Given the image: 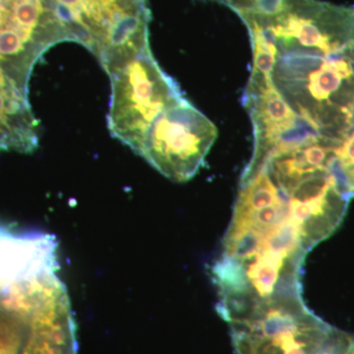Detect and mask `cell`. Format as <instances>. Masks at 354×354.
Here are the masks:
<instances>
[{"mask_svg":"<svg viewBox=\"0 0 354 354\" xmlns=\"http://www.w3.org/2000/svg\"><path fill=\"white\" fill-rule=\"evenodd\" d=\"M319 243L266 167L239 181L232 220L209 268L216 308L243 312L302 298L305 258Z\"/></svg>","mask_w":354,"mask_h":354,"instance_id":"cell-1","label":"cell"},{"mask_svg":"<svg viewBox=\"0 0 354 354\" xmlns=\"http://www.w3.org/2000/svg\"><path fill=\"white\" fill-rule=\"evenodd\" d=\"M265 31L276 46L274 87L300 118L337 147L354 125V38L315 48Z\"/></svg>","mask_w":354,"mask_h":354,"instance_id":"cell-2","label":"cell"},{"mask_svg":"<svg viewBox=\"0 0 354 354\" xmlns=\"http://www.w3.org/2000/svg\"><path fill=\"white\" fill-rule=\"evenodd\" d=\"M227 323L237 354H346L354 337L319 318L304 298L261 305Z\"/></svg>","mask_w":354,"mask_h":354,"instance_id":"cell-3","label":"cell"},{"mask_svg":"<svg viewBox=\"0 0 354 354\" xmlns=\"http://www.w3.org/2000/svg\"><path fill=\"white\" fill-rule=\"evenodd\" d=\"M109 76V132L137 153L153 121L185 97L178 84L156 62L151 48Z\"/></svg>","mask_w":354,"mask_h":354,"instance_id":"cell-4","label":"cell"},{"mask_svg":"<svg viewBox=\"0 0 354 354\" xmlns=\"http://www.w3.org/2000/svg\"><path fill=\"white\" fill-rule=\"evenodd\" d=\"M216 137L215 124L184 97L153 121L137 155L171 180L185 183L201 169Z\"/></svg>","mask_w":354,"mask_h":354,"instance_id":"cell-5","label":"cell"},{"mask_svg":"<svg viewBox=\"0 0 354 354\" xmlns=\"http://www.w3.org/2000/svg\"><path fill=\"white\" fill-rule=\"evenodd\" d=\"M242 102L252 121L254 145L241 180L252 176L272 158L308 144L326 142L283 100L272 77L251 72Z\"/></svg>","mask_w":354,"mask_h":354,"instance_id":"cell-6","label":"cell"},{"mask_svg":"<svg viewBox=\"0 0 354 354\" xmlns=\"http://www.w3.org/2000/svg\"><path fill=\"white\" fill-rule=\"evenodd\" d=\"M62 41L48 0H0V65L23 87L46 51Z\"/></svg>","mask_w":354,"mask_h":354,"instance_id":"cell-7","label":"cell"},{"mask_svg":"<svg viewBox=\"0 0 354 354\" xmlns=\"http://www.w3.org/2000/svg\"><path fill=\"white\" fill-rule=\"evenodd\" d=\"M58 269L57 242L53 234L0 223V295Z\"/></svg>","mask_w":354,"mask_h":354,"instance_id":"cell-8","label":"cell"},{"mask_svg":"<svg viewBox=\"0 0 354 354\" xmlns=\"http://www.w3.org/2000/svg\"><path fill=\"white\" fill-rule=\"evenodd\" d=\"M29 90L0 65V151L30 153L39 146V122Z\"/></svg>","mask_w":354,"mask_h":354,"instance_id":"cell-9","label":"cell"},{"mask_svg":"<svg viewBox=\"0 0 354 354\" xmlns=\"http://www.w3.org/2000/svg\"><path fill=\"white\" fill-rule=\"evenodd\" d=\"M34 320L25 319L0 302V354H21Z\"/></svg>","mask_w":354,"mask_h":354,"instance_id":"cell-10","label":"cell"},{"mask_svg":"<svg viewBox=\"0 0 354 354\" xmlns=\"http://www.w3.org/2000/svg\"><path fill=\"white\" fill-rule=\"evenodd\" d=\"M232 8L239 17L258 16L269 18L281 11L283 0H214Z\"/></svg>","mask_w":354,"mask_h":354,"instance_id":"cell-11","label":"cell"},{"mask_svg":"<svg viewBox=\"0 0 354 354\" xmlns=\"http://www.w3.org/2000/svg\"><path fill=\"white\" fill-rule=\"evenodd\" d=\"M346 354H354V339L353 344H351V348H349L348 353Z\"/></svg>","mask_w":354,"mask_h":354,"instance_id":"cell-12","label":"cell"}]
</instances>
